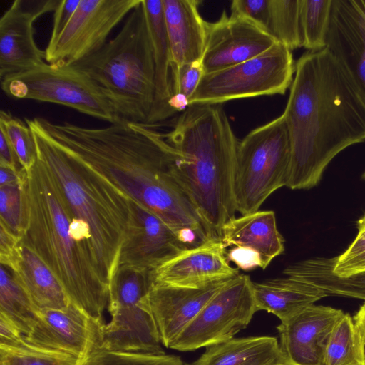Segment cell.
<instances>
[{"mask_svg": "<svg viewBox=\"0 0 365 365\" xmlns=\"http://www.w3.org/2000/svg\"><path fill=\"white\" fill-rule=\"evenodd\" d=\"M32 120L55 143L158 216L182 240L191 242L205 236L203 223L173 175L176 151L165 134L130 123L88 128Z\"/></svg>", "mask_w": 365, "mask_h": 365, "instance_id": "obj_1", "label": "cell"}, {"mask_svg": "<svg viewBox=\"0 0 365 365\" xmlns=\"http://www.w3.org/2000/svg\"><path fill=\"white\" fill-rule=\"evenodd\" d=\"M282 114L291 143L287 187L292 190L316 186L336 155L365 142V102L326 47L297 60Z\"/></svg>", "mask_w": 365, "mask_h": 365, "instance_id": "obj_2", "label": "cell"}, {"mask_svg": "<svg viewBox=\"0 0 365 365\" xmlns=\"http://www.w3.org/2000/svg\"><path fill=\"white\" fill-rule=\"evenodd\" d=\"M22 204L20 244L48 267L71 303L102 321L108 287L92 248L73 229L75 215L57 182L38 158L22 183Z\"/></svg>", "mask_w": 365, "mask_h": 365, "instance_id": "obj_3", "label": "cell"}, {"mask_svg": "<svg viewBox=\"0 0 365 365\" xmlns=\"http://www.w3.org/2000/svg\"><path fill=\"white\" fill-rule=\"evenodd\" d=\"M176 151L173 173L210 240L235 217L237 139L220 104L190 105L165 134Z\"/></svg>", "mask_w": 365, "mask_h": 365, "instance_id": "obj_4", "label": "cell"}, {"mask_svg": "<svg viewBox=\"0 0 365 365\" xmlns=\"http://www.w3.org/2000/svg\"><path fill=\"white\" fill-rule=\"evenodd\" d=\"M38 158L57 182L72 212L89 228L100 277L109 288L130 222L132 200L25 119Z\"/></svg>", "mask_w": 365, "mask_h": 365, "instance_id": "obj_5", "label": "cell"}, {"mask_svg": "<svg viewBox=\"0 0 365 365\" xmlns=\"http://www.w3.org/2000/svg\"><path fill=\"white\" fill-rule=\"evenodd\" d=\"M142 1L113 38L71 66L97 86L118 122L154 128L166 118L158 101L153 49Z\"/></svg>", "mask_w": 365, "mask_h": 365, "instance_id": "obj_6", "label": "cell"}, {"mask_svg": "<svg viewBox=\"0 0 365 365\" xmlns=\"http://www.w3.org/2000/svg\"><path fill=\"white\" fill-rule=\"evenodd\" d=\"M291 158L283 114L239 140L234 180L236 212L242 215L255 212L274 192L287 187Z\"/></svg>", "mask_w": 365, "mask_h": 365, "instance_id": "obj_7", "label": "cell"}, {"mask_svg": "<svg viewBox=\"0 0 365 365\" xmlns=\"http://www.w3.org/2000/svg\"><path fill=\"white\" fill-rule=\"evenodd\" d=\"M294 71L292 51L277 42L253 58L204 74L189 106L221 104L235 99L284 95L291 86Z\"/></svg>", "mask_w": 365, "mask_h": 365, "instance_id": "obj_8", "label": "cell"}, {"mask_svg": "<svg viewBox=\"0 0 365 365\" xmlns=\"http://www.w3.org/2000/svg\"><path fill=\"white\" fill-rule=\"evenodd\" d=\"M1 89L15 99L59 104L83 114L118 123L110 103L85 73L69 66L46 63L1 81Z\"/></svg>", "mask_w": 365, "mask_h": 365, "instance_id": "obj_9", "label": "cell"}, {"mask_svg": "<svg viewBox=\"0 0 365 365\" xmlns=\"http://www.w3.org/2000/svg\"><path fill=\"white\" fill-rule=\"evenodd\" d=\"M256 312L253 282L239 274L206 303L169 349L194 351L228 341L248 326Z\"/></svg>", "mask_w": 365, "mask_h": 365, "instance_id": "obj_10", "label": "cell"}, {"mask_svg": "<svg viewBox=\"0 0 365 365\" xmlns=\"http://www.w3.org/2000/svg\"><path fill=\"white\" fill-rule=\"evenodd\" d=\"M141 0H81L55 44L46 48L48 63L69 66L95 53L108 41L113 29Z\"/></svg>", "mask_w": 365, "mask_h": 365, "instance_id": "obj_11", "label": "cell"}, {"mask_svg": "<svg viewBox=\"0 0 365 365\" xmlns=\"http://www.w3.org/2000/svg\"><path fill=\"white\" fill-rule=\"evenodd\" d=\"M103 324L70 302L62 309H38L34 324L24 336L32 345L81 360L101 349Z\"/></svg>", "mask_w": 365, "mask_h": 365, "instance_id": "obj_12", "label": "cell"}, {"mask_svg": "<svg viewBox=\"0 0 365 365\" xmlns=\"http://www.w3.org/2000/svg\"><path fill=\"white\" fill-rule=\"evenodd\" d=\"M277 41L252 21L223 11L215 22H207L202 64L205 74L253 58Z\"/></svg>", "mask_w": 365, "mask_h": 365, "instance_id": "obj_13", "label": "cell"}, {"mask_svg": "<svg viewBox=\"0 0 365 365\" xmlns=\"http://www.w3.org/2000/svg\"><path fill=\"white\" fill-rule=\"evenodd\" d=\"M132 213L118 266L152 271L191 247L161 219L132 200Z\"/></svg>", "mask_w": 365, "mask_h": 365, "instance_id": "obj_14", "label": "cell"}, {"mask_svg": "<svg viewBox=\"0 0 365 365\" xmlns=\"http://www.w3.org/2000/svg\"><path fill=\"white\" fill-rule=\"evenodd\" d=\"M57 1H46L35 10L26 9L15 0L0 19V80L46 63L45 51L34 39V23L43 14L54 11Z\"/></svg>", "mask_w": 365, "mask_h": 365, "instance_id": "obj_15", "label": "cell"}, {"mask_svg": "<svg viewBox=\"0 0 365 365\" xmlns=\"http://www.w3.org/2000/svg\"><path fill=\"white\" fill-rule=\"evenodd\" d=\"M345 313L312 304L277 327L279 347L291 365H322L330 336Z\"/></svg>", "mask_w": 365, "mask_h": 365, "instance_id": "obj_16", "label": "cell"}, {"mask_svg": "<svg viewBox=\"0 0 365 365\" xmlns=\"http://www.w3.org/2000/svg\"><path fill=\"white\" fill-rule=\"evenodd\" d=\"M325 44L365 102V0H332Z\"/></svg>", "mask_w": 365, "mask_h": 365, "instance_id": "obj_17", "label": "cell"}, {"mask_svg": "<svg viewBox=\"0 0 365 365\" xmlns=\"http://www.w3.org/2000/svg\"><path fill=\"white\" fill-rule=\"evenodd\" d=\"M231 279L201 287L153 283L143 300L153 317L161 344L170 348L206 303Z\"/></svg>", "mask_w": 365, "mask_h": 365, "instance_id": "obj_18", "label": "cell"}, {"mask_svg": "<svg viewBox=\"0 0 365 365\" xmlns=\"http://www.w3.org/2000/svg\"><path fill=\"white\" fill-rule=\"evenodd\" d=\"M221 240H210L182 252L151 271L153 283L201 287L233 278L238 269L230 264Z\"/></svg>", "mask_w": 365, "mask_h": 365, "instance_id": "obj_19", "label": "cell"}, {"mask_svg": "<svg viewBox=\"0 0 365 365\" xmlns=\"http://www.w3.org/2000/svg\"><path fill=\"white\" fill-rule=\"evenodd\" d=\"M101 349L115 352L164 354L153 317L143 299L137 304L110 312Z\"/></svg>", "mask_w": 365, "mask_h": 365, "instance_id": "obj_20", "label": "cell"}, {"mask_svg": "<svg viewBox=\"0 0 365 365\" xmlns=\"http://www.w3.org/2000/svg\"><path fill=\"white\" fill-rule=\"evenodd\" d=\"M162 1L172 69L184 63L201 61L206 43L207 21L199 13L200 1Z\"/></svg>", "mask_w": 365, "mask_h": 365, "instance_id": "obj_21", "label": "cell"}, {"mask_svg": "<svg viewBox=\"0 0 365 365\" xmlns=\"http://www.w3.org/2000/svg\"><path fill=\"white\" fill-rule=\"evenodd\" d=\"M225 247L247 250L257 255L262 269L284 251V240L272 210H257L228 221L222 228Z\"/></svg>", "mask_w": 365, "mask_h": 365, "instance_id": "obj_22", "label": "cell"}, {"mask_svg": "<svg viewBox=\"0 0 365 365\" xmlns=\"http://www.w3.org/2000/svg\"><path fill=\"white\" fill-rule=\"evenodd\" d=\"M257 311L265 310L281 322L328 296L317 286L290 277L253 282Z\"/></svg>", "mask_w": 365, "mask_h": 365, "instance_id": "obj_23", "label": "cell"}, {"mask_svg": "<svg viewBox=\"0 0 365 365\" xmlns=\"http://www.w3.org/2000/svg\"><path fill=\"white\" fill-rule=\"evenodd\" d=\"M186 365H291L276 337L233 338L207 346L195 361Z\"/></svg>", "mask_w": 365, "mask_h": 365, "instance_id": "obj_24", "label": "cell"}, {"mask_svg": "<svg viewBox=\"0 0 365 365\" xmlns=\"http://www.w3.org/2000/svg\"><path fill=\"white\" fill-rule=\"evenodd\" d=\"M20 260L11 271L38 309L66 308L70 300L58 279L29 247L20 244Z\"/></svg>", "mask_w": 365, "mask_h": 365, "instance_id": "obj_25", "label": "cell"}, {"mask_svg": "<svg viewBox=\"0 0 365 365\" xmlns=\"http://www.w3.org/2000/svg\"><path fill=\"white\" fill-rule=\"evenodd\" d=\"M151 38L158 101L166 118L176 113L170 106L172 98V57L162 0H143Z\"/></svg>", "mask_w": 365, "mask_h": 365, "instance_id": "obj_26", "label": "cell"}, {"mask_svg": "<svg viewBox=\"0 0 365 365\" xmlns=\"http://www.w3.org/2000/svg\"><path fill=\"white\" fill-rule=\"evenodd\" d=\"M287 277L309 282L327 294L365 300V272L349 277H339L331 270L328 258H314L288 266L283 271Z\"/></svg>", "mask_w": 365, "mask_h": 365, "instance_id": "obj_27", "label": "cell"}, {"mask_svg": "<svg viewBox=\"0 0 365 365\" xmlns=\"http://www.w3.org/2000/svg\"><path fill=\"white\" fill-rule=\"evenodd\" d=\"M322 365H365V342L349 314L345 313L334 327Z\"/></svg>", "mask_w": 365, "mask_h": 365, "instance_id": "obj_28", "label": "cell"}, {"mask_svg": "<svg viewBox=\"0 0 365 365\" xmlns=\"http://www.w3.org/2000/svg\"><path fill=\"white\" fill-rule=\"evenodd\" d=\"M38 309L6 267L0 266V314L7 317L26 335L36 317Z\"/></svg>", "mask_w": 365, "mask_h": 365, "instance_id": "obj_29", "label": "cell"}, {"mask_svg": "<svg viewBox=\"0 0 365 365\" xmlns=\"http://www.w3.org/2000/svg\"><path fill=\"white\" fill-rule=\"evenodd\" d=\"M153 284L151 271L118 266L108 288L109 312L137 304L148 294Z\"/></svg>", "mask_w": 365, "mask_h": 365, "instance_id": "obj_30", "label": "cell"}, {"mask_svg": "<svg viewBox=\"0 0 365 365\" xmlns=\"http://www.w3.org/2000/svg\"><path fill=\"white\" fill-rule=\"evenodd\" d=\"M301 0H269V34L289 50L302 47Z\"/></svg>", "mask_w": 365, "mask_h": 365, "instance_id": "obj_31", "label": "cell"}, {"mask_svg": "<svg viewBox=\"0 0 365 365\" xmlns=\"http://www.w3.org/2000/svg\"><path fill=\"white\" fill-rule=\"evenodd\" d=\"M332 0H301L302 47L309 51L325 48Z\"/></svg>", "mask_w": 365, "mask_h": 365, "instance_id": "obj_32", "label": "cell"}, {"mask_svg": "<svg viewBox=\"0 0 365 365\" xmlns=\"http://www.w3.org/2000/svg\"><path fill=\"white\" fill-rule=\"evenodd\" d=\"M78 361L66 353L32 345L24 338L16 344L0 345V365H77Z\"/></svg>", "mask_w": 365, "mask_h": 365, "instance_id": "obj_33", "label": "cell"}, {"mask_svg": "<svg viewBox=\"0 0 365 365\" xmlns=\"http://www.w3.org/2000/svg\"><path fill=\"white\" fill-rule=\"evenodd\" d=\"M0 128L6 133L24 170L28 171L38 159L36 145L27 123L10 112H0Z\"/></svg>", "mask_w": 365, "mask_h": 365, "instance_id": "obj_34", "label": "cell"}, {"mask_svg": "<svg viewBox=\"0 0 365 365\" xmlns=\"http://www.w3.org/2000/svg\"><path fill=\"white\" fill-rule=\"evenodd\" d=\"M77 365H183L180 357L168 354L125 353L98 349Z\"/></svg>", "mask_w": 365, "mask_h": 365, "instance_id": "obj_35", "label": "cell"}, {"mask_svg": "<svg viewBox=\"0 0 365 365\" xmlns=\"http://www.w3.org/2000/svg\"><path fill=\"white\" fill-rule=\"evenodd\" d=\"M171 74L173 94L170 106L175 113L183 112L205 74L202 61L180 65L172 69Z\"/></svg>", "mask_w": 365, "mask_h": 365, "instance_id": "obj_36", "label": "cell"}, {"mask_svg": "<svg viewBox=\"0 0 365 365\" xmlns=\"http://www.w3.org/2000/svg\"><path fill=\"white\" fill-rule=\"evenodd\" d=\"M356 225L357 235L349 247L339 256L328 258L332 272L339 277L365 272V214Z\"/></svg>", "mask_w": 365, "mask_h": 365, "instance_id": "obj_37", "label": "cell"}, {"mask_svg": "<svg viewBox=\"0 0 365 365\" xmlns=\"http://www.w3.org/2000/svg\"><path fill=\"white\" fill-rule=\"evenodd\" d=\"M22 183L0 186V223L19 240L22 234Z\"/></svg>", "mask_w": 365, "mask_h": 365, "instance_id": "obj_38", "label": "cell"}, {"mask_svg": "<svg viewBox=\"0 0 365 365\" xmlns=\"http://www.w3.org/2000/svg\"><path fill=\"white\" fill-rule=\"evenodd\" d=\"M231 11L252 21L269 34V0H234Z\"/></svg>", "mask_w": 365, "mask_h": 365, "instance_id": "obj_39", "label": "cell"}, {"mask_svg": "<svg viewBox=\"0 0 365 365\" xmlns=\"http://www.w3.org/2000/svg\"><path fill=\"white\" fill-rule=\"evenodd\" d=\"M20 240L0 223L1 264L14 270L20 260Z\"/></svg>", "mask_w": 365, "mask_h": 365, "instance_id": "obj_40", "label": "cell"}, {"mask_svg": "<svg viewBox=\"0 0 365 365\" xmlns=\"http://www.w3.org/2000/svg\"><path fill=\"white\" fill-rule=\"evenodd\" d=\"M81 0L58 1L53 12V24L46 48H51L75 14Z\"/></svg>", "mask_w": 365, "mask_h": 365, "instance_id": "obj_41", "label": "cell"}, {"mask_svg": "<svg viewBox=\"0 0 365 365\" xmlns=\"http://www.w3.org/2000/svg\"><path fill=\"white\" fill-rule=\"evenodd\" d=\"M0 165L22 171L19 158L4 130L0 128Z\"/></svg>", "mask_w": 365, "mask_h": 365, "instance_id": "obj_42", "label": "cell"}, {"mask_svg": "<svg viewBox=\"0 0 365 365\" xmlns=\"http://www.w3.org/2000/svg\"><path fill=\"white\" fill-rule=\"evenodd\" d=\"M24 338V334L16 325L7 317L0 314V345L16 344Z\"/></svg>", "mask_w": 365, "mask_h": 365, "instance_id": "obj_43", "label": "cell"}, {"mask_svg": "<svg viewBox=\"0 0 365 365\" xmlns=\"http://www.w3.org/2000/svg\"><path fill=\"white\" fill-rule=\"evenodd\" d=\"M354 325L365 342V302L353 317Z\"/></svg>", "mask_w": 365, "mask_h": 365, "instance_id": "obj_44", "label": "cell"}, {"mask_svg": "<svg viewBox=\"0 0 365 365\" xmlns=\"http://www.w3.org/2000/svg\"><path fill=\"white\" fill-rule=\"evenodd\" d=\"M362 178L365 181V171L362 174Z\"/></svg>", "mask_w": 365, "mask_h": 365, "instance_id": "obj_45", "label": "cell"}]
</instances>
